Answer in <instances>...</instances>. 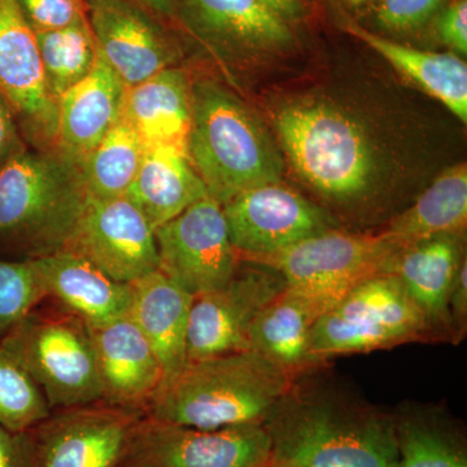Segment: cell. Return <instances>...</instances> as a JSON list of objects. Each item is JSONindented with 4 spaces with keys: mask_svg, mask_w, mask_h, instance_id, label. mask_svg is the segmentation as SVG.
<instances>
[{
    "mask_svg": "<svg viewBox=\"0 0 467 467\" xmlns=\"http://www.w3.org/2000/svg\"><path fill=\"white\" fill-rule=\"evenodd\" d=\"M448 312H450L451 340L460 342L466 331L467 317V263L463 257L459 267L456 278L448 301Z\"/></svg>",
    "mask_w": 467,
    "mask_h": 467,
    "instance_id": "obj_37",
    "label": "cell"
},
{
    "mask_svg": "<svg viewBox=\"0 0 467 467\" xmlns=\"http://www.w3.org/2000/svg\"><path fill=\"white\" fill-rule=\"evenodd\" d=\"M140 7L147 9L156 17L174 18L177 15V2L175 0H131Z\"/></svg>",
    "mask_w": 467,
    "mask_h": 467,
    "instance_id": "obj_39",
    "label": "cell"
},
{
    "mask_svg": "<svg viewBox=\"0 0 467 467\" xmlns=\"http://www.w3.org/2000/svg\"><path fill=\"white\" fill-rule=\"evenodd\" d=\"M467 223V167L454 165L439 175L384 233L401 248L441 235H461Z\"/></svg>",
    "mask_w": 467,
    "mask_h": 467,
    "instance_id": "obj_27",
    "label": "cell"
},
{
    "mask_svg": "<svg viewBox=\"0 0 467 467\" xmlns=\"http://www.w3.org/2000/svg\"><path fill=\"white\" fill-rule=\"evenodd\" d=\"M88 202L81 164L27 146L0 168V251L34 259L64 250Z\"/></svg>",
    "mask_w": 467,
    "mask_h": 467,
    "instance_id": "obj_3",
    "label": "cell"
},
{
    "mask_svg": "<svg viewBox=\"0 0 467 467\" xmlns=\"http://www.w3.org/2000/svg\"><path fill=\"white\" fill-rule=\"evenodd\" d=\"M346 27L347 32L373 48L409 81L441 101L466 124L467 66L459 55L418 50L356 24Z\"/></svg>",
    "mask_w": 467,
    "mask_h": 467,
    "instance_id": "obj_26",
    "label": "cell"
},
{
    "mask_svg": "<svg viewBox=\"0 0 467 467\" xmlns=\"http://www.w3.org/2000/svg\"><path fill=\"white\" fill-rule=\"evenodd\" d=\"M272 441L265 425L199 430L144 416L122 467H269Z\"/></svg>",
    "mask_w": 467,
    "mask_h": 467,
    "instance_id": "obj_9",
    "label": "cell"
},
{
    "mask_svg": "<svg viewBox=\"0 0 467 467\" xmlns=\"http://www.w3.org/2000/svg\"><path fill=\"white\" fill-rule=\"evenodd\" d=\"M124 117L144 149L171 147L187 155L192 128V84L180 67H168L126 91Z\"/></svg>",
    "mask_w": 467,
    "mask_h": 467,
    "instance_id": "obj_23",
    "label": "cell"
},
{
    "mask_svg": "<svg viewBox=\"0 0 467 467\" xmlns=\"http://www.w3.org/2000/svg\"><path fill=\"white\" fill-rule=\"evenodd\" d=\"M461 235H441L399 252L389 273L400 279L409 296L425 317L432 337L451 340L448 301L461 263Z\"/></svg>",
    "mask_w": 467,
    "mask_h": 467,
    "instance_id": "obj_22",
    "label": "cell"
},
{
    "mask_svg": "<svg viewBox=\"0 0 467 467\" xmlns=\"http://www.w3.org/2000/svg\"><path fill=\"white\" fill-rule=\"evenodd\" d=\"M159 270L193 297L216 291L238 272L223 205L211 196L155 230Z\"/></svg>",
    "mask_w": 467,
    "mask_h": 467,
    "instance_id": "obj_10",
    "label": "cell"
},
{
    "mask_svg": "<svg viewBox=\"0 0 467 467\" xmlns=\"http://www.w3.org/2000/svg\"><path fill=\"white\" fill-rule=\"evenodd\" d=\"M47 297L60 301L88 327H101L129 316L133 285L121 284L73 252L34 257Z\"/></svg>",
    "mask_w": 467,
    "mask_h": 467,
    "instance_id": "obj_20",
    "label": "cell"
},
{
    "mask_svg": "<svg viewBox=\"0 0 467 467\" xmlns=\"http://www.w3.org/2000/svg\"><path fill=\"white\" fill-rule=\"evenodd\" d=\"M34 32H52L88 18L86 0H17Z\"/></svg>",
    "mask_w": 467,
    "mask_h": 467,
    "instance_id": "obj_34",
    "label": "cell"
},
{
    "mask_svg": "<svg viewBox=\"0 0 467 467\" xmlns=\"http://www.w3.org/2000/svg\"><path fill=\"white\" fill-rule=\"evenodd\" d=\"M276 128L292 165L319 192L348 201L368 189L373 150L348 116L324 104L291 106L276 117Z\"/></svg>",
    "mask_w": 467,
    "mask_h": 467,
    "instance_id": "obj_7",
    "label": "cell"
},
{
    "mask_svg": "<svg viewBox=\"0 0 467 467\" xmlns=\"http://www.w3.org/2000/svg\"><path fill=\"white\" fill-rule=\"evenodd\" d=\"M269 467H301L297 465H291V463H285V462H272V465Z\"/></svg>",
    "mask_w": 467,
    "mask_h": 467,
    "instance_id": "obj_42",
    "label": "cell"
},
{
    "mask_svg": "<svg viewBox=\"0 0 467 467\" xmlns=\"http://www.w3.org/2000/svg\"><path fill=\"white\" fill-rule=\"evenodd\" d=\"M327 309L324 301L285 285L254 319L250 350L292 378L318 367L310 355L309 337L313 325Z\"/></svg>",
    "mask_w": 467,
    "mask_h": 467,
    "instance_id": "obj_24",
    "label": "cell"
},
{
    "mask_svg": "<svg viewBox=\"0 0 467 467\" xmlns=\"http://www.w3.org/2000/svg\"><path fill=\"white\" fill-rule=\"evenodd\" d=\"M0 95L27 146L54 150L57 99L46 81L36 33L17 0H0Z\"/></svg>",
    "mask_w": 467,
    "mask_h": 467,
    "instance_id": "obj_12",
    "label": "cell"
},
{
    "mask_svg": "<svg viewBox=\"0 0 467 467\" xmlns=\"http://www.w3.org/2000/svg\"><path fill=\"white\" fill-rule=\"evenodd\" d=\"M265 2L288 23L297 20L303 15L300 0H265Z\"/></svg>",
    "mask_w": 467,
    "mask_h": 467,
    "instance_id": "obj_40",
    "label": "cell"
},
{
    "mask_svg": "<svg viewBox=\"0 0 467 467\" xmlns=\"http://www.w3.org/2000/svg\"><path fill=\"white\" fill-rule=\"evenodd\" d=\"M26 147L14 112L0 95V168Z\"/></svg>",
    "mask_w": 467,
    "mask_h": 467,
    "instance_id": "obj_38",
    "label": "cell"
},
{
    "mask_svg": "<svg viewBox=\"0 0 467 467\" xmlns=\"http://www.w3.org/2000/svg\"><path fill=\"white\" fill-rule=\"evenodd\" d=\"M98 51L126 88L173 67L175 50L158 17L131 0H86Z\"/></svg>",
    "mask_w": 467,
    "mask_h": 467,
    "instance_id": "obj_16",
    "label": "cell"
},
{
    "mask_svg": "<svg viewBox=\"0 0 467 467\" xmlns=\"http://www.w3.org/2000/svg\"><path fill=\"white\" fill-rule=\"evenodd\" d=\"M442 5L444 0H374V18L387 32L413 33L438 16Z\"/></svg>",
    "mask_w": 467,
    "mask_h": 467,
    "instance_id": "obj_33",
    "label": "cell"
},
{
    "mask_svg": "<svg viewBox=\"0 0 467 467\" xmlns=\"http://www.w3.org/2000/svg\"><path fill=\"white\" fill-rule=\"evenodd\" d=\"M230 242L251 263L330 230L327 214L281 183L245 190L223 205Z\"/></svg>",
    "mask_w": 467,
    "mask_h": 467,
    "instance_id": "obj_13",
    "label": "cell"
},
{
    "mask_svg": "<svg viewBox=\"0 0 467 467\" xmlns=\"http://www.w3.org/2000/svg\"><path fill=\"white\" fill-rule=\"evenodd\" d=\"M0 348L41 387L51 410L101 402L91 330L75 313L33 309L3 335Z\"/></svg>",
    "mask_w": 467,
    "mask_h": 467,
    "instance_id": "obj_5",
    "label": "cell"
},
{
    "mask_svg": "<svg viewBox=\"0 0 467 467\" xmlns=\"http://www.w3.org/2000/svg\"><path fill=\"white\" fill-rule=\"evenodd\" d=\"M398 467H467V448L450 420L423 411L392 416Z\"/></svg>",
    "mask_w": 467,
    "mask_h": 467,
    "instance_id": "obj_28",
    "label": "cell"
},
{
    "mask_svg": "<svg viewBox=\"0 0 467 467\" xmlns=\"http://www.w3.org/2000/svg\"><path fill=\"white\" fill-rule=\"evenodd\" d=\"M64 250L84 257L121 284H134L160 266L155 230L126 195L88 199Z\"/></svg>",
    "mask_w": 467,
    "mask_h": 467,
    "instance_id": "obj_15",
    "label": "cell"
},
{
    "mask_svg": "<svg viewBox=\"0 0 467 467\" xmlns=\"http://www.w3.org/2000/svg\"><path fill=\"white\" fill-rule=\"evenodd\" d=\"M47 297L33 259L0 260V335Z\"/></svg>",
    "mask_w": 467,
    "mask_h": 467,
    "instance_id": "obj_32",
    "label": "cell"
},
{
    "mask_svg": "<svg viewBox=\"0 0 467 467\" xmlns=\"http://www.w3.org/2000/svg\"><path fill=\"white\" fill-rule=\"evenodd\" d=\"M0 467H34L30 431L17 434L0 426Z\"/></svg>",
    "mask_w": 467,
    "mask_h": 467,
    "instance_id": "obj_36",
    "label": "cell"
},
{
    "mask_svg": "<svg viewBox=\"0 0 467 467\" xmlns=\"http://www.w3.org/2000/svg\"><path fill=\"white\" fill-rule=\"evenodd\" d=\"M273 462L301 467H398L393 418L378 409L294 389L265 423Z\"/></svg>",
    "mask_w": 467,
    "mask_h": 467,
    "instance_id": "obj_2",
    "label": "cell"
},
{
    "mask_svg": "<svg viewBox=\"0 0 467 467\" xmlns=\"http://www.w3.org/2000/svg\"><path fill=\"white\" fill-rule=\"evenodd\" d=\"M126 196L158 230L209 195L186 153L171 147H149Z\"/></svg>",
    "mask_w": 467,
    "mask_h": 467,
    "instance_id": "obj_25",
    "label": "cell"
},
{
    "mask_svg": "<svg viewBox=\"0 0 467 467\" xmlns=\"http://www.w3.org/2000/svg\"><path fill=\"white\" fill-rule=\"evenodd\" d=\"M36 36L46 81L57 99L84 81L99 57L88 18L64 29L36 32Z\"/></svg>",
    "mask_w": 467,
    "mask_h": 467,
    "instance_id": "obj_30",
    "label": "cell"
},
{
    "mask_svg": "<svg viewBox=\"0 0 467 467\" xmlns=\"http://www.w3.org/2000/svg\"><path fill=\"white\" fill-rule=\"evenodd\" d=\"M126 91L124 82L99 55L90 75L57 99L54 150L82 165L124 115Z\"/></svg>",
    "mask_w": 467,
    "mask_h": 467,
    "instance_id": "obj_19",
    "label": "cell"
},
{
    "mask_svg": "<svg viewBox=\"0 0 467 467\" xmlns=\"http://www.w3.org/2000/svg\"><path fill=\"white\" fill-rule=\"evenodd\" d=\"M133 285L129 316L142 331L161 364L167 382L187 365L190 310L195 297L161 270L143 276Z\"/></svg>",
    "mask_w": 467,
    "mask_h": 467,
    "instance_id": "obj_21",
    "label": "cell"
},
{
    "mask_svg": "<svg viewBox=\"0 0 467 467\" xmlns=\"http://www.w3.org/2000/svg\"><path fill=\"white\" fill-rule=\"evenodd\" d=\"M401 250L384 232L373 235L330 229L254 264L272 267L287 287L330 308L359 282L389 273Z\"/></svg>",
    "mask_w": 467,
    "mask_h": 467,
    "instance_id": "obj_8",
    "label": "cell"
},
{
    "mask_svg": "<svg viewBox=\"0 0 467 467\" xmlns=\"http://www.w3.org/2000/svg\"><path fill=\"white\" fill-rule=\"evenodd\" d=\"M432 337L420 310L393 273L359 282L319 316L310 355L322 364L334 356L368 353Z\"/></svg>",
    "mask_w": 467,
    "mask_h": 467,
    "instance_id": "obj_6",
    "label": "cell"
},
{
    "mask_svg": "<svg viewBox=\"0 0 467 467\" xmlns=\"http://www.w3.org/2000/svg\"><path fill=\"white\" fill-rule=\"evenodd\" d=\"M184 23L226 57L284 51L295 41L288 21L265 0H178Z\"/></svg>",
    "mask_w": 467,
    "mask_h": 467,
    "instance_id": "obj_17",
    "label": "cell"
},
{
    "mask_svg": "<svg viewBox=\"0 0 467 467\" xmlns=\"http://www.w3.org/2000/svg\"><path fill=\"white\" fill-rule=\"evenodd\" d=\"M236 272L223 287L193 299L187 333V364L250 350L252 325L279 292L284 276L272 267Z\"/></svg>",
    "mask_w": 467,
    "mask_h": 467,
    "instance_id": "obj_14",
    "label": "cell"
},
{
    "mask_svg": "<svg viewBox=\"0 0 467 467\" xmlns=\"http://www.w3.org/2000/svg\"><path fill=\"white\" fill-rule=\"evenodd\" d=\"M439 38L453 54H467V0H454L447 5L436 21Z\"/></svg>",
    "mask_w": 467,
    "mask_h": 467,
    "instance_id": "obj_35",
    "label": "cell"
},
{
    "mask_svg": "<svg viewBox=\"0 0 467 467\" xmlns=\"http://www.w3.org/2000/svg\"><path fill=\"white\" fill-rule=\"evenodd\" d=\"M51 416L41 387L20 364L0 348V426L27 432Z\"/></svg>",
    "mask_w": 467,
    "mask_h": 467,
    "instance_id": "obj_31",
    "label": "cell"
},
{
    "mask_svg": "<svg viewBox=\"0 0 467 467\" xmlns=\"http://www.w3.org/2000/svg\"><path fill=\"white\" fill-rule=\"evenodd\" d=\"M98 404L67 409L30 430L34 467H122L144 413Z\"/></svg>",
    "mask_w": 467,
    "mask_h": 467,
    "instance_id": "obj_11",
    "label": "cell"
},
{
    "mask_svg": "<svg viewBox=\"0 0 467 467\" xmlns=\"http://www.w3.org/2000/svg\"><path fill=\"white\" fill-rule=\"evenodd\" d=\"M294 380L254 350L189 362L160 386L144 416L199 430L264 425Z\"/></svg>",
    "mask_w": 467,
    "mask_h": 467,
    "instance_id": "obj_1",
    "label": "cell"
},
{
    "mask_svg": "<svg viewBox=\"0 0 467 467\" xmlns=\"http://www.w3.org/2000/svg\"><path fill=\"white\" fill-rule=\"evenodd\" d=\"M353 7H361V5H367L368 0H347Z\"/></svg>",
    "mask_w": 467,
    "mask_h": 467,
    "instance_id": "obj_41",
    "label": "cell"
},
{
    "mask_svg": "<svg viewBox=\"0 0 467 467\" xmlns=\"http://www.w3.org/2000/svg\"><path fill=\"white\" fill-rule=\"evenodd\" d=\"M143 153L142 140L122 115L82 162L88 199L126 195L140 167Z\"/></svg>",
    "mask_w": 467,
    "mask_h": 467,
    "instance_id": "obj_29",
    "label": "cell"
},
{
    "mask_svg": "<svg viewBox=\"0 0 467 467\" xmlns=\"http://www.w3.org/2000/svg\"><path fill=\"white\" fill-rule=\"evenodd\" d=\"M187 156L212 199L225 204L245 190L276 183L284 161L257 117L213 81L192 85Z\"/></svg>",
    "mask_w": 467,
    "mask_h": 467,
    "instance_id": "obj_4",
    "label": "cell"
},
{
    "mask_svg": "<svg viewBox=\"0 0 467 467\" xmlns=\"http://www.w3.org/2000/svg\"><path fill=\"white\" fill-rule=\"evenodd\" d=\"M90 330L101 402L144 413L161 386L164 373L142 331L130 316Z\"/></svg>",
    "mask_w": 467,
    "mask_h": 467,
    "instance_id": "obj_18",
    "label": "cell"
}]
</instances>
